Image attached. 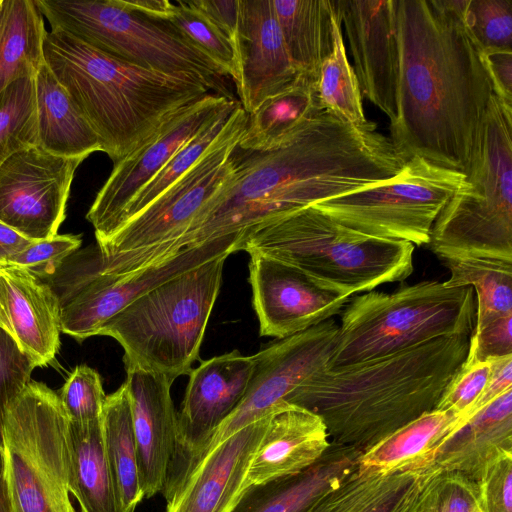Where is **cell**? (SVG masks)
<instances>
[{
	"label": "cell",
	"instance_id": "53",
	"mask_svg": "<svg viewBox=\"0 0 512 512\" xmlns=\"http://www.w3.org/2000/svg\"><path fill=\"white\" fill-rule=\"evenodd\" d=\"M0 512H12L6 493L4 479L0 470Z\"/></svg>",
	"mask_w": 512,
	"mask_h": 512
},
{
	"label": "cell",
	"instance_id": "37",
	"mask_svg": "<svg viewBox=\"0 0 512 512\" xmlns=\"http://www.w3.org/2000/svg\"><path fill=\"white\" fill-rule=\"evenodd\" d=\"M238 104L239 102L232 99L216 116L209 120L172 155L159 172L126 206L116 231L130 218L145 209L203 155L222 132L227 120Z\"/></svg>",
	"mask_w": 512,
	"mask_h": 512
},
{
	"label": "cell",
	"instance_id": "17",
	"mask_svg": "<svg viewBox=\"0 0 512 512\" xmlns=\"http://www.w3.org/2000/svg\"><path fill=\"white\" fill-rule=\"evenodd\" d=\"M254 368L253 355L233 350L205 360L191 370L181 411L177 414L175 456L163 491L240 404Z\"/></svg>",
	"mask_w": 512,
	"mask_h": 512
},
{
	"label": "cell",
	"instance_id": "2",
	"mask_svg": "<svg viewBox=\"0 0 512 512\" xmlns=\"http://www.w3.org/2000/svg\"><path fill=\"white\" fill-rule=\"evenodd\" d=\"M467 0H395L399 68L390 140L407 162L421 157L465 173L494 94Z\"/></svg>",
	"mask_w": 512,
	"mask_h": 512
},
{
	"label": "cell",
	"instance_id": "1",
	"mask_svg": "<svg viewBox=\"0 0 512 512\" xmlns=\"http://www.w3.org/2000/svg\"><path fill=\"white\" fill-rule=\"evenodd\" d=\"M231 180L189 229L155 259L186 247L240 235L280 215L393 178L405 162L374 123L356 127L319 107L277 147L234 151Z\"/></svg>",
	"mask_w": 512,
	"mask_h": 512
},
{
	"label": "cell",
	"instance_id": "51",
	"mask_svg": "<svg viewBox=\"0 0 512 512\" xmlns=\"http://www.w3.org/2000/svg\"><path fill=\"white\" fill-rule=\"evenodd\" d=\"M33 241L0 221V266H7L11 257L24 250Z\"/></svg>",
	"mask_w": 512,
	"mask_h": 512
},
{
	"label": "cell",
	"instance_id": "25",
	"mask_svg": "<svg viewBox=\"0 0 512 512\" xmlns=\"http://www.w3.org/2000/svg\"><path fill=\"white\" fill-rule=\"evenodd\" d=\"M361 452L335 443L300 473L249 486L231 512H305L357 470Z\"/></svg>",
	"mask_w": 512,
	"mask_h": 512
},
{
	"label": "cell",
	"instance_id": "54",
	"mask_svg": "<svg viewBox=\"0 0 512 512\" xmlns=\"http://www.w3.org/2000/svg\"><path fill=\"white\" fill-rule=\"evenodd\" d=\"M0 327H2L4 330H6L13 337L11 326H10L8 319L5 316L1 307H0Z\"/></svg>",
	"mask_w": 512,
	"mask_h": 512
},
{
	"label": "cell",
	"instance_id": "15",
	"mask_svg": "<svg viewBox=\"0 0 512 512\" xmlns=\"http://www.w3.org/2000/svg\"><path fill=\"white\" fill-rule=\"evenodd\" d=\"M231 100L208 93L180 108L144 144L114 163L86 214L94 228L98 248H102L115 233L124 209L136 194L189 138Z\"/></svg>",
	"mask_w": 512,
	"mask_h": 512
},
{
	"label": "cell",
	"instance_id": "43",
	"mask_svg": "<svg viewBox=\"0 0 512 512\" xmlns=\"http://www.w3.org/2000/svg\"><path fill=\"white\" fill-rule=\"evenodd\" d=\"M491 372V360H466L446 386L435 409L449 411L459 418L457 429L467 420L483 393ZM455 430V431H456Z\"/></svg>",
	"mask_w": 512,
	"mask_h": 512
},
{
	"label": "cell",
	"instance_id": "46",
	"mask_svg": "<svg viewBox=\"0 0 512 512\" xmlns=\"http://www.w3.org/2000/svg\"><path fill=\"white\" fill-rule=\"evenodd\" d=\"M476 483L483 512H512V453L488 464Z\"/></svg>",
	"mask_w": 512,
	"mask_h": 512
},
{
	"label": "cell",
	"instance_id": "45",
	"mask_svg": "<svg viewBox=\"0 0 512 512\" xmlns=\"http://www.w3.org/2000/svg\"><path fill=\"white\" fill-rule=\"evenodd\" d=\"M81 243V237L72 234H57L49 239L36 240L11 257L8 265L24 269L42 280L54 275Z\"/></svg>",
	"mask_w": 512,
	"mask_h": 512
},
{
	"label": "cell",
	"instance_id": "52",
	"mask_svg": "<svg viewBox=\"0 0 512 512\" xmlns=\"http://www.w3.org/2000/svg\"><path fill=\"white\" fill-rule=\"evenodd\" d=\"M126 9L153 20H162L170 10L168 0H119Z\"/></svg>",
	"mask_w": 512,
	"mask_h": 512
},
{
	"label": "cell",
	"instance_id": "35",
	"mask_svg": "<svg viewBox=\"0 0 512 512\" xmlns=\"http://www.w3.org/2000/svg\"><path fill=\"white\" fill-rule=\"evenodd\" d=\"M319 107L316 84L303 79L290 90L264 101L248 114L238 148L265 151L279 146L305 118Z\"/></svg>",
	"mask_w": 512,
	"mask_h": 512
},
{
	"label": "cell",
	"instance_id": "32",
	"mask_svg": "<svg viewBox=\"0 0 512 512\" xmlns=\"http://www.w3.org/2000/svg\"><path fill=\"white\" fill-rule=\"evenodd\" d=\"M43 15L35 0H2L0 8V93L14 81L34 77L44 62Z\"/></svg>",
	"mask_w": 512,
	"mask_h": 512
},
{
	"label": "cell",
	"instance_id": "40",
	"mask_svg": "<svg viewBox=\"0 0 512 512\" xmlns=\"http://www.w3.org/2000/svg\"><path fill=\"white\" fill-rule=\"evenodd\" d=\"M479 490L462 473L436 467L421 494L418 512H477Z\"/></svg>",
	"mask_w": 512,
	"mask_h": 512
},
{
	"label": "cell",
	"instance_id": "28",
	"mask_svg": "<svg viewBox=\"0 0 512 512\" xmlns=\"http://www.w3.org/2000/svg\"><path fill=\"white\" fill-rule=\"evenodd\" d=\"M458 422L459 418L449 411L426 412L363 451L357 471L389 475L428 469Z\"/></svg>",
	"mask_w": 512,
	"mask_h": 512
},
{
	"label": "cell",
	"instance_id": "7",
	"mask_svg": "<svg viewBox=\"0 0 512 512\" xmlns=\"http://www.w3.org/2000/svg\"><path fill=\"white\" fill-rule=\"evenodd\" d=\"M223 255L171 278L110 318L98 335L114 338L123 360L171 380L199 359L208 320L219 295Z\"/></svg>",
	"mask_w": 512,
	"mask_h": 512
},
{
	"label": "cell",
	"instance_id": "18",
	"mask_svg": "<svg viewBox=\"0 0 512 512\" xmlns=\"http://www.w3.org/2000/svg\"><path fill=\"white\" fill-rule=\"evenodd\" d=\"M249 283L261 336L283 339L341 313L349 296L326 289L298 269L250 253Z\"/></svg>",
	"mask_w": 512,
	"mask_h": 512
},
{
	"label": "cell",
	"instance_id": "5",
	"mask_svg": "<svg viewBox=\"0 0 512 512\" xmlns=\"http://www.w3.org/2000/svg\"><path fill=\"white\" fill-rule=\"evenodd\" d=\"M240 250L290 265L347 296L402 282L414 270L413 244L359 233L312 205L256 227L242 240Z\"/></svg>",
	"mask_w": 512,
	"mask_h": 512
},
{
	"label": "cell",
	"instance_id": "12",
	"mask_svg": "<svg viewBox=\"0 0 512 512\" xmlns=\"http://www.w3.org/2000/svg\"><path fill=\"white\" fill-rule=\"evenodd\" d=\"M465 179L460 171L413 157L387 181L312 206L359 233L428 245L440 211Z\"/></svg>",
	"mask_w": 512,
	"mask_h": 512
},
{
	"label": "cell",
	"instance_id": "20",
	"mask_svg": "<svg viewBox=\"0 0 512 512\" xmlns=\"http://www.w3.org/2000/svg\"><path fill=\"white\" fill-rule=\"evenodd\" d=\"M236 65L234 82L247 114L306 78L289 56L272 0H240Z\"/></svg>",
	"mask_w": 512,
	"mask_h": 512
},
{
	"label": "cell",
	"instance_id": "22",
	"mask_svg": "<svg viewBox=\"0 0 512 512\" xmlns=\"http://www.w3.org/2000/svg\"><path fill=\"white\" fill-rule=\"evenodd\" d=\"M137 444L139 481L144 498L162 492L174 460L177 413L171 397L173 380L123 360Z\"/></svg>",
	"mask_w": 512,
	"mask_h": 512
},
{
	"label": "cell",
	"instance_id": "6",
	"mask_svg": "<svg viewBox=\"0 0 512 512\" xmlns=\"http://www.w3.org/2000/svg\"><path fill=\"white\" fill-rule=\"evenodd\" d=\"M328 367L379 358L444 336L472 334L476 296L471 286L440 281L401 286L392 293L368 291L350 299Z\"/></svg>",
	"mask_w": 512,
	"mask_h": 512
},
{
	"label": "cell",
	"instance_id": "39",
	"mask_svg": "<svg viewBox=\"0 0 512 512\" xmlns=\"http://www.w3.org/2000/svg\"><path fill=\"white\" fill-rule=\"evenodd\" d=\"M163 21L188 43L208 57L234 81L237 66L234 48L227 36L195 5L194 1L171 2Z\"/></svg>",
	"mask_w": 512,
	"mask_h": 512
},
{
	"label": "cell",
	"instance_id": "41",
	"mask_svg": "<svg viewBox=\"0 0 512 512\" xmlns=\"http://www.w3.org/2000/svg\"><path fill=\"white\" fill-rule=\"evenodd\" d=\"M465 17L482 51L512 50V0H467Z\"/></svg>",
	"mask_w": 512,
	"mask_h": 512
},
{
	"label": "cell",
	"instance_id": "31",
	"mask_svg": "<svg viewBox=\"0 0 512 512\" xmlns=\"http://www.w3.org/2000/svg\"><path fill=\"white\" fill-rule=\"evenodd\" d=\"M289 56L296 69L317 84L333 50L336 0H272Z\"/></svg>",
	"mask_w": 512,
	"mask_h": 512
},
{
	"label": "cell",
	"instance_id": "56",
	"mask_svg": "<svg viewBox=\"0 0 512 512\" xmlns=\"http://www.w3.org/2000/svg\"><path fill=\"white\" fill-rule=\"evenodd\" d=\"M2 0H0V8H1Z\"/></svg>",
	"mask_w": 512,
	"mask_h": 512
},
{
	"label": "cell",
	"instance_id": "47",
	"mask_svg": "<svg viewBox=\"0 0 512 512\" xmlns=\"http://www.w3.org/2000/svg\"><path fill=\"white\" fill-rule=\"evenodd\" d=\"M512 354V314L498 317L469 337L466 360L486 361Z\"/></svg>",
	"mask_w": 512,
	"mask_h": 512
},
{
	"label": "cell",
	"instance_id": "29",
	"mask_svg": "<svg viewBox=\"0 0 512 512\" xmlns=\"http://www.w3.org/2000/svg\"><path fill=\"white\" fill-rule=\"evenodd\" d=\"M38 146L54 155L84 158L101 151L97 134L45 61L34 76Z\"/></svg>",
	"mask_w": 512,
	"mask_h": 512
},
{
	"label": "cell",
	"instance_id": "13",
	"mask_svg": "<svg viewBox=\"0 0 512 512\" xmlns=\"http://www.w3.org/2000/svg\"><path fill=\"white\" fill-rule=\"evenodd\" d=\"M242 236L231 235L186 247L177 255L134 273L115 275L98 269L99 249L67 296L59 297L61 332L83 341L136 298L161 283L223 255L240 250Z\"/></svg>",
	"mask_w": 512,
	"mask_h": 512
},
{
	"label": "cell",
	"instance_id": "55",
	"mask_svg": "<svg viewBox=\"0 0 512 512\" xmlns=\"http://www.w3.org/2000/svg\"><path fill=\"white\" fill-rule=\"evenodd\" d=\"M477 512H483V511H482V509H481V508H479V509L477 510Z\"/></svg>",
	"mask_w": 512,
	"mask_h": 512
},
{
	"label": "cell",
	"instance_id": "16",
	"mask_svg": "<svg viewBox=\"0 0 512 512\" xmlns=\"http://www.w3.org/2000/svg\"><path fill=\"white\" fill-rule=\"evenodd\" d=\"M83 160L54 155L39 146L7 158L0 165V221L34 241L57 235Z\"/></svg>",
	"mask_w": 512,
	"mask_h": 512
},
{
	"label": "cell",
	"instance_id": "23",
	"mask_svg": "<svg viewBox=\"0 0 512 512\" xmlns=\"http://www.w3.org/2000/svg\"><path fill=\"white\" fill-rule=\"evenodd\" d=\"M0 307L13 338L36 367L51 364L60 348V299L50 285L15 266H0Z\"/></svg>",
	"mask_w": 512,
	"mask_h": 512
},
{
	"label": "cell",
	"instance_id": "49",
	"mask_svg": "<svg viewBox=\"0 0 512 512\" xmlns=\"http://www.w3.org/2000/svg\"><path fill=\"white\" fill-rule=\"evenodd\" d=\"M240 0H195V5L230 40L236 57ZM237 66V65H236Z\"/></svg>",
	"mask_w": 512,
	"mask_h": 512
},
{
	"label": "cell",
	"instance_id": "42",
	"mask_svg": "<svg viewBox=\"0 0 512 512\" xmlns=\"http://www.w3.org/2000/svg\"><path fill=\"white\" fill-rule=\"evenodd\" d=\"M57 394L70 421L101 418L106 395L95 369L87 365L76 366Z\"/></svg>",
	"mask_w": 512,
	"mask_h": 512
},
{
	"label": "cell",
	"instance_id": "3",
	"mask_svg": "<svg viewBox=\"0 0 512 512\" xmlns=\"http://www.w3.org/2000/svg\"><path fill=\"white\" fill-rule=\"evenodd\" d=\"M469 336L453 335L309 376L286 402L321 417L332 443L363 452L435 409L467 357Z\"/></svg>",
	"mask_w": 512,
	"mask_h": 512
},
{
	"label": "cell",
	"instance_id": "21",
	"mask_svg": "<svg viewBox=\"0 0 512 512\" xmlns=\"http://www.w3.org/2000/svg\"><path fill=\"white\" fill-rule=\"evenodd\" d=\"M273 410L202 457L165 496L166 512H231L249 487V467Z\"/></svg>",
	"mask_w": 512,
	"mask_h": 512
},
{
	"label": "cell",
	"instance_id": "36",
	"mask_svg": "<svg viewBox=\"0 0 512 512\" xmlns=\"http://www.w3.org/2000/svg\"><path fill=\"white\" fill-rule=\"evenodd\" d=\"M316 91L321 105L349 124L356 127L374 124L365 117L358 80L346 54L337 0L333 17V50L321 65Z\"/></svg>",
	"mask_w": 512,
	"mask_h": 512
},
{
	"label": "cell",
	"instance_id": "11",
	"mask_svg": "<svg viewBox=\"0 0 512 512\" xmlns=\"http://www.w3.org/2000/svg\"><path fill=\"white\" fill-rule=\"evenodd\" d=\"M35 2L51 30L135 66L194 79L209 91L230 98L222 71L163 21L132 12L119 0Z\"/></svg>",
	"mask_w": 512,
	"mask_h": 512
},
{
	"label": "cell",
	"instance_id": "44",
	"mask_svg": "<svg viewBox=\"0 0 512 512\" xmlns=\"http://www.w3.org/2000/svg\"><path fill=\"white\" fill-rule=\"evenodd\" d=\"M35 367L15 339L0 327V448L6 412L31 381Z\"/></svg>",
	"mask_w": 512,
	"mask_h": 512
},
{
	"label": "cell",
	"instance_id": "48",
	"mask_svg": "<svg viewBox=\"0 0 512 512\" xmlns=\"http://www.w3.org/2000/svg\"><path fill=\"white\" fill-rule=\"evenodd\" d=\"M494 94L512 107V50L482 51Z\"/></svg>",
	"mask_w": 512,
	"mask_h": 512
},
{
	"label": "cell",
	"instance_id": "26",
	"mask_svg": "<svg viewBox=\"0 0 512 512\" xmlns=\"http://www.w3.org/2000/svg\"><path fill=\"white\" fill-rule=\"evenodd\" d=\"M512 453V389L468 419L440 445L434 465L477 482L499 456Z\"/></svg>",
	"mask_w": 512,
	"mask_h": 512
},
{
	"label": "cell",
	"instance_id": "19",
	"mask_svg": "<svg viewBox=\"0 0 512 512\" xmlns=\"http://www.w3.org/2000/svg\"><path fill=\"white\" fill-rule=\"evenodd\" d=\"M361 95L396 119L399 54L395 0H337Z\"/></svg>",
	"mask_w": 512,
	"mask_h": 512
},
{
	"label": "cell",
	"instance_id": "8",
	"mask_svg": "<svg viewBox=\"0 0 512 512\" xmlns=\"http://www.w3.org/2000/svg\"><path fill=\"white\" fill-rule=\"evenodd\" d=\"M512 107L493 94L463 185L435 220L428 243L437 256L512 260Z\"/></svg>",
	"mask_w": 512,
	"mask_h": 512
},
{
	"label": "cell",
	"instance_id": "34",
	"mask_svg": "<svg viewBox=\"0 0 512 512\" xmlns=\"http://www.w3.org/2000/svg\"><path fill=\"white\" fill-rule=\"evenodd\" d=\"M450 278L447 287L471 286L476 296V323L479 331L494 319L512 314V260L488 256H442Z\"/></svg>",
	"mask_w": 512,
	"mask_h": 512
},
{
	"label": "cell",
	"instance_id": "24",
	"mask_svg": "<svg viewBox=\"0 0 512 512\" xmlns=\"http://www.w3.org/2000/svg\"><path fill=\"white\" fill-rule=\"evenodd\" d=\"M327 428L316 413L283 401L275 406L252 458L248 485H259L302 472L328 450Z\"/></svg>",
	"mask_w": 512,
	"mask_h": 512
},
{
	"label": "cell",
	"instance_id": "50",
	"mask_svg": "<svg viewBox=\"0 0 512 512\" xmlns=\"http://www.w3.org/2000/svg\"><path fill=\"white\" fill-rule=\"evenodd\" d=\"M490 360L491 372L487 384L469 413L467 420L501 394L512 389V354L490 358Z\"/></svg>",
	"mask_w": 512,
	"mask_h": 512
},
{
	"label": "cell",
	"instance_id": "27",
	"mask_svg": "<svg viewBox=\"0 0 512 512\" xmlns=\"http://www.w3.org/2000/svg\"><path fill=\"white\" fill-rule=\"evenodd\" d=\"M436 466L389 475L354 471L305 512H418Z\"/></svg>",
	"mask_w": 512,
	"mask_h": 512
},
{
	"label": "cell",
	"instance_id": "9",
	"mask_svg": "<svg viewBox=\"0 0 512 512\" xmlns=\"http://www.w3.org/2000/svg\"><path fill=\"white\" fill-rule=\"evenodd\" d=\"M68 424L58 394L41 382L31 380L9 406L0 470L12 512H76Z\"/></svg>",
	"mask_w": 512,
	"mask_h": 512
},
{
	"label": "cell",
	"instance_id": "38",
	"mask_svg": "<svg viewBox=\"0 0 512 512\" xmlns=\"http://www.w3.org/2000/svg\"><path fill=\"white\" fill-rule=\"evenodd\" d=\"M38 146L34 77L18 79L0 93V165L13 154Z\"/></svg>",
	"mask_w": 512,
	"mask_h": 512
},
{
	"label": "cell",
	"instance_id": "30",
	"mask_svg": "<svg viewBox=\"0 0 512 512\" xmlns=\"http://www.w3.org/2000/svg\"><path fill=\"white\" fill-rule=\"evenodd\" d=\"M70 491L81 512H122L107 458L101 418L70 421Z\"/></svg>",
	"mask_w": 512,
	"mask_h": 512
},
{
	"label": "cell",
	"instance_id": "33",
	"mask_svg": "<svg viewBox=\"0 0 512 512\" xmlns=\"http://www.w3.org/2000/svg\"><path fill=\"white\" fill-rule=\"evenodd\" d=\"M101 424L121 511L134 512L144 496L139 481L137 444L125 383L106 396Z\"/></svg>",
	"mask_w": 512,
	"mask_h": 512
},
{
	"label": "cell",
	"instance_id": "10",
	"mask_svg": "<svg viewBox=\"0 0 512 512\" xmlns=\"http://www.w3.org/2000/svg\"><path fill=\"white\" fill-rule=\"evenodd\" d=\"M247 119L248 114L238 104L203 155L98 248L100 272L123 275L150 267L166 247L185 234L204 206L233 177L234 151Z\"/></svg>",
	"mask_w": 512,
	"mask_h": 512
},
{
	"label": "cell",
	"instance_id": "4",
	"mask_svg": "<svg viewBox=\"0 0 512 512\" xmlns=\"http://www.w3.org/2000/svg\"><path fill=\"white\" fill-rule=\"evenodd\" d=\"M43 56L114 163L209 93L194 79L135 66L58 30L46 32Z\"/></svg>",
	"mask_w": 512,
	"mask_h": 512
},
{
	"label": "cell",
	"instance_id": "14",
	"mask_svg": "<svg viewBox=\"0 0 512 512\" xmlns=\"http://www.w3.org/2000/svg\"><path fill=\"white\" fill-rule=\"evenodd\" d=\"M338 325L333 319L292 336L278 339L254 354L255 368L249 388L232 414L190 460L179 479L209 451L248 424L287 401L309 376L328 365Z\"/></svg>",
	"mask_w": 512,
	"mask_h": 512
}]
</instances>
